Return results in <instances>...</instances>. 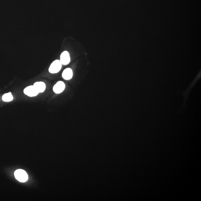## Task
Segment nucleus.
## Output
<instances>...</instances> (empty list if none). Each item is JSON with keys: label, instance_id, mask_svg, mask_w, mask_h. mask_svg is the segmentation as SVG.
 I'll return each instance as SVG.
<instances>
[{"label": "nucleus", "instance_id": "nucleus-6", "mask_svg": "<svg viewBox=\"0 0 201 201\" xmlns=\"http://www.w3.org/2000/svg\"><path fill=\"white\" fill-rule=\"evenodd\" d=\"M200 77V74H199L198 75H197V77H196V79L193 80V82L191 84V85L189 86L188 89H187V90H186L185 92H184V93L183 94V95H184V104H186V101H187L188 96L189 94V93L191 90V89L192 88V87L194 86V85L196 83V82L197 81V80H199V79Z\"/></svg>", "mask_w": 201, "mask_h": 201}, {"label": "nucleus", "instance_id": "nucleus-3", "mask_svg": "<svg viewBox=\"0 0 201 201\" xmlns=\"http://www.w3.org/2000/svg\"><path fill=\"white\" fill-rule=\"evenodd\" d=\"M24 93L27 96L31 97L37 96L39 94L33 85L29 86L25 88Z\"/></svg>", "mask_w": 201, "mask_h": 201}, {"label": "nucleus", "instance_id": "nucleus-5", "mask_svg": "<svg viewBox=\"0 0 201 201\" xmlns=\"http://www.w3.org/2000/svg\"><path fill=\"white\" fill-rule=\"evenodd\" d=\"M70 61V54L67 51H64L61 54L60 61L62 65H68Z\"/></svg>", "mask_w": 201, "mask_h": 201}, {"label": "nucleus", "instance_id": "nucleus-4", "mask_svg": "<svg viewBox=\"0 0 201 201\" xmlns=\"http://www.w3.org/2000/svg\"><path fill=\"white\" fill-rule=\"evenodd\" d=\"M65 85L63 82L60 81L57 82L53 87L54 93L59 94L62 93L65 90Z\"/></svg>", "mask_w": 201, "mask_h": 201}, {"label": "nucleus", "instance_id": "nucleus-2", "mask_svg": "<svg viewBox=\"0 0 201 201\" xmlns=\"http://www.w3.org/2000/svg\"><path fill=\"white\" fill-rule=\"evenodd\" d=\"M62 67V64L60 60H56L51 64L49 68V72L51 73H56L60 71Z\"/></svg>", "mask_w": 201, "mask_h": 201}, {"label": "nucleus", "instance_id": "nucleus-1", "mask_svg": "<svg viewBox=\"0 0 201 201\" xmlns=\"http://www.w3.org/2000/svg\"><path fill=\"white\" fill-rule=\"evenodd\" d=\"M14 175L16 179L20 182H25L28 179V174L25 171L22 169L16 170L15 172Z\"/></svg>", "mask_w": 201, "mask_h": 201}, {"label": "nucleus", "instance_id": "nucleus-9", "mask_svg": "<svg viewBox=\"0 0 201 201\" xmlns=\"http://www.w3.org/2000/svg\"><path fill=\"white\" fill-rule=\"evenodd\" d=\"M13 99L14 98L11 92L4 94L2 97V100L4 102H9L12 101Z\"/></svg>", "mask_w": 201, "mask_h": 201}, {"label": "nucleus", "instance_id": "nucleus-8", "mask_svg": "<svg viewBox=\"0 0 201 201\" xmlns=\"http://www.w3.org/2000/svg\"><path fill=\"white\" fill-rule=\"evenodd\" d=\"M34 87L39 93H43L45 91L46 88V85L44 82H37L34 84Z\"/></svg>", "mask_w": 201, "mask_h": 201}, {"label": "nucleus", "instance_id": "nucleus-7", "mask_svg": "<svg viewBox=\"0 0 201 201\" xmlns=\"http://www.w3.org/2000/svg\"><path fill=\"white\" fill-rule=\"evenodd\" d=\"M73 72L71 69L68 68L65 69L62 74V77L64 80H69L73 77Z\"/></svg>", "mask_w": 201, "mask_h": 201}]
</instances>
